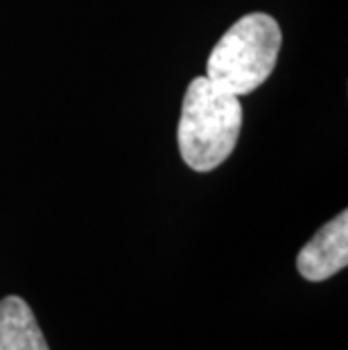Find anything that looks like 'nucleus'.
I'll list each match as a JSON object with an SVG mask.
<instances>
[{
    "mask_svg": "<svg viewBox=\"0 0 348 350\" xmlns=\"http://www.w3.org/2000/svg\"><path fill=\"white\" fill-rule=\"evenodd\" d=\"M242 129V104L209 77L190 81L176 129L181 159L195 172H211L233 154Z\"/></svg>",
    "mask_w": 348,
    "mask_h": 350,
    "instance_id": "obj_1",
    "label": "nucleus"
},
{
    "mask_svg": "<svg viewBox=\"0 0 348 350\" xmlns=\"http://www.w3.org/2000/svg\"><path fill=\"white\" fill-rule=\"evenodd\" d=\"M280 41V27L271 16L260 12L247 14L215 43L206 64V77L235 98L254 93L271 75Z\"/></svg>",
    "mask_w": 348,
    "mask_h": 350,
    "instance_id": "obj_2",
    "label": "nucleus"
},
{
    "mask_svg": "<svg viewBox=\"0 0 348 350\" xmlns=\"http://www.w3.org/2000/svg\"><path fill=\"white\" fill-rule=\"evenodd\" d=\"M348 265V213L342 211L335 219L317 230V235L299 251L296 269L310 282L332 278Z\"/></svg>",
    "mask_w": 348,
    "mask_h": 350,
    "instance_id": "obj_3",
    "label": "nucleus"
},
{
    "mask_svg": "<svg viewBox=\"0 0 348 350\" xmlns=\"http://www.w3.org/2000/svg\"><path fill=\"white\" fill-rule=\"evenodd\" d=\"M0 350H50L32 308L21 296L0 301Z\"/></svg>",
    "mask_w": 348,
    "mask_h": 350,
    "instance_id": "obj_4",
    "label": "nucleus"
}]
</instances>
